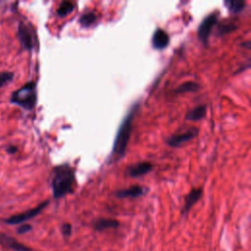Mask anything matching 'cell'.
Masks as SVG:
<instances>
[{
    "mask_svg": "<svg viewBox=\"0 0 251 251\" xmlns=\"http://www.w3.org/2000/svg\"><path fill=\"white\" fill-rule=\"evenodd\" d=\"M75 171L68 164H62L54 168L52 176V192L58 199L71 193L75 185Z\"/></svg>",
    "mask_w": 251,
    "mask_h": 251,
    "instance_id": "cell-1",
    "label": "cell"
},
{
    "mask_svg": "<svg viewBox=\"0 0 251 251\" xmlns=\"http://www.w3.org/2000/svg\"><path fill=\"white\" fill-rule=\"evenodd\" d=\"M137 108V105H136L132 109V111L125 117L124 121L122 122L118 130L116 138L114 140V146L112 151V155L116 156L117 159L122 158L127 151V147L133 132V120H134V115Z\"/></svg>",
    "mask_w": 251,
    "mask_h": 251,
    "instance_id": "cell-2",
    "label": "cell"
},
{
    "mask_svg": "<svg viewBox=\"0 0 251 251\" xmlns=\"http://www.w3.org/2000/svg\"><path fill=\"white\" fill-rule=\"evenodd\" d=\"M38 101L37 84L35 82H29L25 84L21 89L12 93L10 102L18 105L27 111L35 109Z\"/></svg>",
    "mask_w": 251,
    "mask_h": 251,
    "instance_id": "cell-3",
    "label": "cell"
},
{
    "mask_svg": "<svg viewBox=\"0 0 251 251\" xmlns=\"http://www.w3.org/2000/svg\"><path fill=\"white\" fill-rule=\"evenodd\" d=\"M18 40L20 42L21 46L28 51L33 50L36 46L38 45L37 35L33 29V27L30 24L20 22L18 26Z\"/></svg>",
    "mask_w": 251,
    "mask_h": 251,
    "instance_id": "cell-4",
    "label": "cell"
},
{
    "mask_svg": "<svg viewBox=\"0 0 251 251\" xmlns=\"http://www.w3.org/2000/svg\"><path fill=\"white\" fill-rule=\"evenodd\" d=\"M218 23V14L217 13H212L210 15H208L199 25L198 30H197V34H198V38L200 40V42L203 45H206L208 42V39L211 35L212 29L216 26V24Z\"/></svg>",
    "mask_w": 251,
    "mask_h": 251,
    "instance_id": "cell-5",
    "label": "cell"
},
{
    "mask_svg": "<svg viewBox=\"0 0 251 251\" xmlns=\"http://www.w3.org/2000/svg\"><path fill=\"white\" fill-rule=\"evenodd\" d=\"M47 205H48V201L43 202L42 204H40L36 208L30 209V210H28V211H26L24 213H21V214H17V215L11 216L10 218L5 220V223L9 224V225H17V224L24 223V222H26L28 220H31V219L35 218L36 216H38Z\"/></svg>",
    "mask_w": 251,
    "mask_h": 251,
    "instance_id": "cell-6",
    "label": "cell"
},
{
    "mask_svg": "<svg viewBox=\"0 0 251 251\" xmlns=\"http://www.w3.org/2000/svg\"><path fill=\"white\" fill-rule=\"evenodd\" d=\"M198 130L196 128H190L186 132L183 134H178L174 135L171 137L167 139V144L170 145L171 147H179L182 144L193 139L197 136Z\"/></svg>",
    "mask_w": 251,
    "mask_h": 251,
    "instance_id": "cell-7",
    "label": "cell"
},
{
    "mask_svg": "<svg viewBox=\"0 0 251 251\" xmlns=\"http://www.w3.org/2000/svg\"><path fill=\"white\" fill-rule=\"evenodd\" d=\"M170 44L169 35L162 29H157L152 37V46L155 49L161 50L166 48Z\"/></svg>",
    "mask_w": 251,
    "mask_h": 251,
    "instance_id": "cell-8",
    "label": "cell"
},
{
    "mask_svg": "<svg viewBox=\"0 0 251 251\" xmlns=\"http://www.w3.org/2000/svg\"><path fill=\"white\" fill-rule=\"evenodd\" d=\"M202 194H203L202 188H193V189H191V191L187 194V196L185 198L183 214H187L189 212V210L191 209V207L194 204H196L199 201V199L202 197Z\"/></svg>",
    "mask_w": 251,
    "mask_h": 251,
    "instance_id": "cell-9",
    "label": "cell"
},
{
    "mask_svg": "<svg viewBox=\"0 0 251 251\" xmlns=\"http://www.w3.org/2000/svg\"><path fill=\"white\" fill-rule=\"evenodd\" d=\"M153 166L151 163L149 162H141V163H137L136 165H133L132 167L129 168V175L131 177L134 178H137L143 175H146L147 173H149L150 171H152Z\"/></svg>",
    "mask_w": 251,
    "mask_h": 251,
    "instance_id": "cell-10",
    "label": "cell"
},
{
    "mask_svg": "<svg viewBox=\"0 0 251 251\" xmlns=\"http://www.w3.org/2000/svg\"><path fill=\"white\" fill-rule=\"evenodd\" d=\"M142 194H143V187L139 185H134L126 189H121L115 193V195L118 198H128V197L137 198L141 196Z\"/></svg>",
    "mask_w": 251,
    "mask_h": 251,
    "instance_id": "cell-11",
    "label": "cell"
},
{
    "mask_svg": "<svg viewBox=\"0 0 251 251\" xmlns=\"http://www.w3.org/2000/svg\"><path fill=\"white\" fill-rule=\"evenodd\" d=\"M0 242H1L3 245H6V246H8L14 250H17V251H31V249L28 246L18 242L16 239L9 237L7 235H4V234L0 235Z\"/></svg>",
    "mask_w": 251,
    "mask_h": 251,
    "instance_id": "cell-12",
    "label": "cell"
},
{
    "mask_svg": "<svg viewBox=\"0 0 251 251\" xmlns=\"http://www.w3.org/2000/svg\"><path fill=\"white\" fill-rule=\"evenodd\" d=\"M206 115V106L205 105H199L195 108H193L192 110H190L186 116H185V119L188 120V121H193V122H196V121H200L202 120Z\"/></svg>",
    "mask_w": 251,
    "mask_h": 251,
    "instance_id": "cell-13",
    "label": "cell"
},
{
    "mask_svg": "<svg viewBox=\"0 0 251 251\" xmlns=\"http://www.w3.org/2000/svg\"><path fill=\"white\" fill-rule=\"evenodd\" d=\"M96 230H104L107 228H115L119 227V222L113 219H99L95 222Z\"/></svg>",
    "mask_w": 251,
    "mask_h": 251,
    "instance_id": "cell-14",
    "label": "cell"
},
{
    "mask_svg": "<svg viewBox=\"0 0 251 251\" xmlns=\"http://www.w3.org/2000/svg\"><path fill=\"white\" fill-rule=\"evenodd\" d=\"M225 5L231 13L238 14L244 10L246 3L243 0H228V1H225Z\"/></svg>",
    "mask_w": 251,
    "mask_h": 251,
    "instance_id": "cell-15",
    "label": "cell"
},
{
    "mask_svg": "<svg viewBox=\"0 0 251 251\" xmlns=\"http://www.w3.org/2000/svg\"><path fill=\"white\" fill-rule=\"evenodd\" d=\"M198 90H199L198 84H196L195 82H186V83H183L181 86H179L175 90V92L178 94H182V93H185V92H195Z\"/></svg>",
    "mask_w": 251,
    "mask_h": 251,
    "instance_id": "cell-16",
    "label": "cell"
},
{
    "mask_svg": "<svg viewBox=\"0 0 251 251\" xmlns=\"http://www.w3.org/2000/svg\"><path fill=\"white\" fill-rule=\"evenodd\" d=\"M97 20V16L93 12H88L84 14L80 19V24L82 27L89 28L93 25Z\"/></svg>",
    "mask_w": 251,
    "mask_h": 251,
    "instance_id": "cell-17",
    "label": "cell"
},
{
    "mask_svg": "<svg viewBox=\"0 0 251 251\" xmlns=\"http://www.w3.org/2000/svg\"><path fill=\"white\" fill-rule=\"evenodd\" d=\"M73 10H74V4L72 2L65 1V2L61 3V5L59 6V8L57 10V14L60 17H65L68 14H70Z\"/></svg>",
    "mask_w": 251,
    "mask_h": 251,
    "instance_id": "cell-18",
    "label": "cell"
},
{
    "mask_svg": "<svg viewBox=\"0 0 251 251\" xmlns=\"http://www.w3.org/2000/svg\"><path fill=\"white\" fill-rule=\"evenodd\" d=\"M14 78V73L5 71L0 73V89H2L5 87L7 84H9Z\"/></svg>",
    "mask_w": 251,
    "mask_h": 251,
    "instance_id": "cell-19",
    "label": "cell"
},
{
    "mask_svg": "<svg viewBox=\"0 0 251 251\" xmlns=\"http://www.w3.org/2000/svg\"><path fill=\"white\" fill-rule=\"evenodd\" d=\"M234 29H236V27L233 25V23H228V24H222L219 28V32L220 35H225L228 33H230L231 31H233Z\"/></svg>",
    "mask_w": 251,
    "mask_h": 251,
    "instance_id": "cell-20",
    "label": "cell"
},
{
    "mask_svg": "<svg viewBox=\"0 0 251 251\" xmlns=\"http://www.w3.org/2000/svg\"><path fill=\"white\" fill-rule=\"evenodd\" d=\"M62 232H63V234L66 235V236L70 235L71 232H72V226H71L70 224H65V225H63V227H62Z\"/></svg>",
    "mask_w": 251,
    "mask_h": 251,
    "instance_id": "cell-21",
    "label": "cell"
},
{
    "mask_svg": "<svg viewBox=\"0 0 251 251\" xmlns=\"http://www.w3.org/2000/svg\"><path fill=\"white\" fill-rule=\"evenodd\" d=\"M6 151L9 153V154H15L16 152H18V147L16 145H8L7 148H6Z\"/></svg>",
    "mask_w": 251,
    "mask_h": 251,
    "instance_id": "cell-22",
    "label": "cell"
},
{
    "mask_svg": "<svg viewBox=\"0 0 251 251\" xmlns=\"http://www.w3.org/2000/svg\"><path fill=\"white\" fill-rule=\"evenodd\" d=\"M31 229H32V227L30 225H23V226H21L19 228L18 230H19L20 233H24V232H27V231H29Z\"/></svg>",
    "mask_w": 251,
    "mask_h": 251,
    "instance_id": "cell-23",
    "label": "cell"
}]
</instances>
